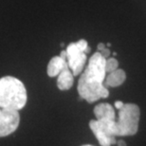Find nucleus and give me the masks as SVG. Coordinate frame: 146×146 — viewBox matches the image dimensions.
Wrapping results in <instances>:
<instances>
[{
    "mask_svg": "<svg viewBox=\"0 0 146 146\" xmlns=\"http://www.w3.org/2000/svg\"><path fill=\"white\" fill-rule=\"evenodd\" d=\"M106 58L100 52H95L90 57L88 65L84 69L78 83V93L81 99L91 104L108 97L109 92L104 86L106 77Z\"/></svg>",
    "mask_w": 146,
    "mask_h": 146,
    "instance_id": "1",
    "label": "nucleus"
},
{
    "mask_svg": "<svg viewBox=\"0 0 146 146\" xmlns=\"http://www.w3.org/2000/svg\"><path fill=\"white\" fill-rule=\"evenodd\" d=\"M28 101L27 90L19 79L5 76L0 79V108L21 110Z\"/></svg>",
    "mask_w": 146,
    "mask_h": 146,
    "instance_id": "2",
    "label": "nucleus"
},
{
    "mask_svg": "<svg viewBox=\"0 0 146 146\" xmlns=\"http://www.w3.org/2000/svg\"><path fill=\"white\" fill-rule=\"evenodd\" d=\"M139 115L141 112L137 104H124L119 110L118 119L115 121L114 132L116 138L135 135L139 129Z\"/></svg>",
    "mask_w": 146,
    "mask_h": 146,
    "instance_id": "3",
    "label": "nucleus"
},
{
    "mask_svg": "<svg viewBox=\"0 0 146 146\" xmlns=\"http://www.w3.org/2000/svg\"><path fill=\"white\" fill-rule=\"evenodd\" d=\"M90 51L87 41L81 39L70 43L66 48V62L73 75L77 76L83 71L86 63V53Z\"/></svg>",
    "mask_w": 146,
    "mask_h": 146,
    "instance_id": "4",
    "label": "nucleus"
},
{
    "mask_svg": "<svg viewBox=\"0 0 146 146\" xmlns=\"http://www.w3.org/2000/svg\"><path fill=\"white\" fill-rule=\"evenodd\" d=\"M115 121L116 119H107L90 121V129L102 146H111L117 142L115 132H114Z\"/></svg>",
    "mask_w": 146,
    "mask_h": 146,
    "instance_id": "5",
    "label": "nucleus"
},
{
    "mask_svg": "<svg viewBox=\"0 0 146 146\" xmlns=\"http://www.w3.org/2000/svg\"><path fill=\"white\" fill-rule=\"evenodd\" d=\"M20 123L19 111L1 108L0 114V138L15 132Z\"/></svg>",
    "mask_w": 146,
    "mask_h": 146,
    "instance_id": "6",
    "label": "nucleus"
},
{
    "mask_svg": "<svg viewBox=\"0 0 146 146\" xmlns=\"http://www.w3.org/2000/svg\"><path fill=\"white\" fill-rule=\"evenodd\" d=\"M68 66V64L66 59H64L59 55V56H55L49 61L48 65V75L49 77H56L62 72L64 69Z\"/></svg>",
    "mask_w": 146,
    "mask_h": 146,
    "instance_id": "7",
    "label": "nucleus"
},
{
    "mask_svg": "<svg viewBox=\"0 0 146 146\" xmlns=\"http://www.w3.org/2000/svg\"><path fill=\"white\" fill-rule=\"evenodd\" d=\"M57 86L60 90H68L74 83V75L69 66L66 68L57 76Z\"/></svg>",
    "mask_w": 146,
    "mask_h": 146,
    "instance_id": "8",
    "label": "nucleus"
},
{
    "mask_svg": "<svg viewBox=\"0 0 146 146\" xmlns=\"http://www.w3.org/2000/svg\"><path fill=\"white\" fill-rule=\"evenodd\" d=\"M94 114L96 119H116V114L113 106L109 104H100L95 106Z\"/></svg>",
    "mask_w": 146,
    "mask_h": 146,
    "instance_id": "9",
    "label": "nucleus"
},
{
    "mask_svg": "<svg viewBox=\"0 0 146 146\" xmlns=\"http://www.w3.org/2000/svg\"><path fill=\"white\" fill-rule=\"evenodd\" d=\"M125 79H126V74H125L124 70L118 68L116 70L108 73V75H106V80H104V84L107 86L116 87L123 84Z\"/></svg>",
    "mask_w": 146,
    "mask_h": 146,
    "instance_id": "10",
    "label": "nucleus"
},
{
    "mask_svg": "<svg viewBox=\"0 0 146 146\" xmlns=\"http://www.w3.org/2000/svg\"><path fill=\"white\" fill-rule=\"evenodd\" d=\"M119 68V63L115 58H107L106 60V74L112 72Z\"/></svg>",
    "mask_w": 146,
    "mask_h": 146,
    "instance_id": "11",
    "label": "nucleus"
},
{
    "mask_svg": "<svg viewBox=\"0 0 146 146\" xmlns=\"http://www.w3.org/2000/svg\"><path fill=\"white\" fill-rule=\"evenodd\" d=\"M100 53L102 54V56H103L104 58H106V59H107V58L109 57V55H110V50L108 48H104L103 50H101V51H99Z\"/></svg>",
    "mask_w": 146,
    "mask_h": 146,
    "instance_id": "12",
    "label": "nucleus"
},
{
    "mask_svg": "<svg viewBox=\"0 0 146 146\" xmlns=\"http://www.w3.org/2000/svg\"><path fill=\"white\" fill-rule=\"evenodd\" d=\"M123 106H124V103H122L121 101H117L115 103V107L117 109H119V110L121 109Z\"/></svg>",
    "mask_w": 146,
    "mask_h": 146,
    "instance_id": "13",
    "label": "nucleus"
},
{
    "mask_svg": "<svg viewBox=\"0 0 146 146\" xmlns=\"http://www.w3.org/2000/svg\"><path fill=\"white\" fill-rule=\"evenodd\" d=\"M104 48H106V45H104V44H103V43L99 44V45H98V50L101 51V50H103Z\"/></svg>",
    "mask_w": 146,
    "mask_h": 146,
    "instance_id": "14",
    "label": "nucleus"
},
{
    "mask_svg": "<svg viewBox=\"0 0 146 146\" xmlns=\"http://www.w3.org/2000/svg\"><path fill=\"white\" fill-rule=\"evenodd\" d=\"M117 144H118V146H126V143H125L124 141H121V139H119V141H118L116 142Z\"/></svg>",
    "mask_w": 146,
    "mask_h": 146,
    "instance_id": "15",
    "label": "nucleus"
},
{
    "mask_svg": "<svg viewBox=\"0 0 146 146\" xmlns=\"http://www.w3.org/2000/svg\"><path fill=\"white\" fill-rule=\"evenodd\" d=\"M84 146H91V145H84Z\"/></svg>",
    "mask_w": 146,
    "mask_h": 146,
    "instance_id": "16",
    "label": "nucleus"
},
{
    "mask_svg": "<svg viewBox=\"0 0 146 146\" xmlns=\"http://www.w3.org/2000/svg\"><path fill=\"white\" fill-rule=\"evenodd\" d=\"M0 114H1V108H0Z\"/></svg>",
    "mask_w": 146,
    "mask_h": 146,
    "instance_id": "17",
    "label": "nucleus"
}]
</instances>
